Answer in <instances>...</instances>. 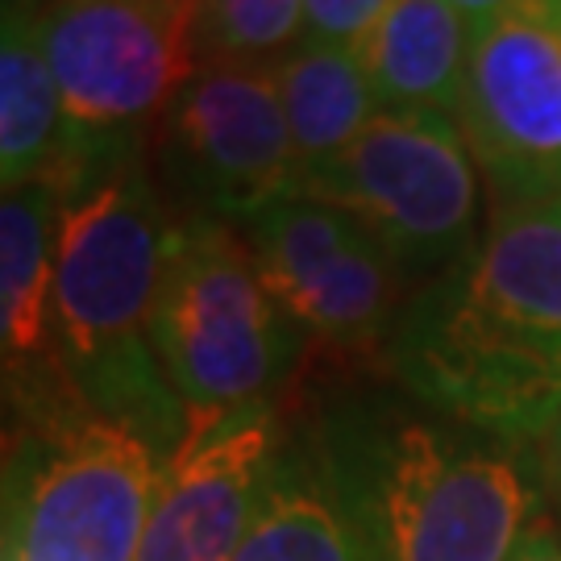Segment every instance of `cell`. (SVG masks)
Returning <instances> with one entry per match:
<instances>
[{
  "label": "cell",
  "instance_id": "cell-1",
  "mask_svg": "<svg viewBox=\"0 0 561 561\" xmlns=\"http://www.w3.org/2000/svg\"><path fill=\"white\" fill-rule=\"evenodd\" d=\"M382 358L424 408L541 445L561 412V201L495 213L470 259L412 291Z\"/></svg>",
  "mask_w": 561,
  "mask_h": 561
},
{
  "label": "cell",
  "instance_id": "cell-2",
  "mask_svg": "<svg viewBox=\"0 0 561 561\" xmlns=\"http://www.w3.org/2000/svg\"><path fill=\"white\" fill-rule=\"evenodd\" d=\"M362 561H512L549 516L541 445L354 400L312 433Z\"/></svg>",
  "mask_w": 561,
  "mask_h": 561
},
{
  "label": "cell",
  "instance_id": "cell-3",
  "mask_svg": "<svg viewBox=\"0 0 561 561\" xmlns=\"http://www.w3.org/2000/svg\"><path fill=\"white\" fill-rule=\"evenodd\" d=\"M55 317L67 379L96 416L141 433L171 458L187 408L154 350V300L171 225L141 154L59 192Z\"/></svg>",
  "mask_w": 561,
  "mask_h": 561
},
{
  "label": "cell",
  "instance_id": "cell-4",
  "mask_svg": "<svg viewBox=\"0 0 561 561\" xmlns=\"http://www.w3.org/2000/svg\"><path fill=\"white\" fill-rule=\"evenodd\" d=\"M150 333L192 424L271 400L308 345L238 225L213 217L171 225Z\"/></svg>",
  "mask_w": 561,
  "mask_h": 561
},
{
  "label": "cell",
  "instance_id": "cell-5",
  "mask_svg": "<svg viewBox=\"0 0 561 561\" xmlns=\"http://www.w3.org/2000/svg\"><path fill=\"white\" fill-rule=\"evenodd\" d=\"M196 0H59L38 9L62 96L59 192L141 150V129L196 71Z\"/></svg>",
  "mask_w": 561,
  "mask_h": 561
},
{
  "label": "cell",
  "instance_id": "cell-6",
  "mask_svg": "<svg viewBox=\"0 0 561 561\" xmlns=\"http://www.w3.org/2000/svg\"><path fill=\"white\" fill-rule=\"evenodd\" d=\"M162 466L141 433L92 408L21 424L4 461V561H138Z\"/></svg>",
  "mask_w": 561,
  "mask_h": 561
},
{
  "label": "cell",
  "instance_id": "cell-7",
  "mask_svg": "<svg viewBox=\"0 0 561 561\" xmlns=\"http://www.w3.org/2000/svg\"><path fill=\"white\" fill-rule=\"evenodd\" d=\"M296 196L337 204L387 245L412 291L482 245L479 162L458 117L379 113L350 150L304 175Z\"/></svg>",
  "mask_w": 561,
  "mask_h": 561
},
{
  "label": "cell",
  "instance_id": "cell-8",
  "mask_svg": "<svg viewBox=\"0 0 561 561\" xmlns=\"http://www.w3.org/2000/svg\"><path fill=\"white\" fill-rule=\"evenodd\" d=\"M150 154L187 217L241 225L300 192V154L275 62L201 67L154 125Z\"/></svg>",
  "mask_w": 561,
  "mask_h": 561
},
{
  "label": "cell",
  "instance_id": "cell-9",
  "mask_svg": "<svg viewBox=\"0 0 561 561\" xmlns=\"http://www.w3.org/2000/svg\"><path fill=\"white\" fill-rule=\"evenodd\" d=\"M238 233L304 337L345 354H387L412 283L358 217L312 196H283Z\"/></svg>",
  "mask_w": 561,
  "mask_h": 561
},
{
  "label": "cell",
  "instance_id": "cell-10",
  "mask_svg": "<svg viewBox=\"0 0 561 561\" xmlns=\"http://www.w3.org/2000/svg\"><path fill=\"white\" fill-rule=\"evenodd\" d=\"M458 125L495 213L561 201V30L533 9L474 25Z\"/></svg>",
  "mask_w": 561,
  "mask_h": 561
},
{
  "label": "cell",
  "instance_id": "cell-11",
  "mask_svg": "<svg viewBox=\"0 0 561 561\" xmlns=\"http://www.w3.org/2000/svg\"><path fill=\"white\" fill-rule=\"evenodd\" d=\"M275 403L192 424L162 466L138 561H233L283 454Z\"/></svg>",
  "mask_w": 561,
  "mask_h": 561
},
{
  "label": "cell",
  "instance_id": "cell-12",
  "mask_svg": "<svg viewBox=\"0 0 561 561\" xmlns=\"http://www.w3.org/2000/svg\"><path fill=\"white\" fill-rule=\"evenodd\" d=\"M62 196L55 180L9 187L0 201V350L4 391L21 424L88 408L67 379L55 317Z\"/></svg>",
  "mask_w": 561,
  "mask_h": 561
},
{
  "label": "cell",
  "instance_id": "cell-13",
  "mask_svg": "<svg viewBox=\"0 0 561 561\" xmlns=\"http://www.w3.org/2000/svg\"><path fill=\"white\" fill-rule=\"evenodd\" d=\"M354 50L382 113L458 117L474 21L445 0H391Z\"/></svg>",
  "mask_w": 561,
  "mask_h": 561
},
{
  "label": "cell",
  "instance_id": "cell-14",
  "mask_svg": "<svg viewBox=\"0 0 561 561\" xmlns=\"http://www.w3.org/2000/svg\"><path fill=\"white\" fill-rule=\"evenodd\" d=\"M233 561H362L358 533L312 437L283 445L259 516Z\"/></svg>",
  "mask_w": 561,
  "mask_h": 561
},
{
  "label": "cell",
  "instance_id": "cell-15",
  "mask_svg": "<svg viewBox=\"0 0 561 561\" xmlns=\"http://www.w3.org/2000/svg\"><path fill=\"white\" fill-rule=\"evenodd\" d=\"M275 83L304 175L350 150L382 113L354 46L300 38L283 59H275Z\"/></svg>",
  "mask_w": 561,
  "mask_h": 561
},
{
  "label": "cell",
  "instance_id": "cell-16",
  "mask_svg": "<svg viewBox=\"0 0 561 561\" xmlns=\"http://www.w3.org/2000/svg\"><path fill=\"white\" fill-rule=\"evenodd\" d=\"M62 96L42 55L38 9L4 0L0 25V180L4 192L46 180L62 150Z\"/></svg>",
  "mask_w": 561,
  "mask_h": 561
},
{
  "label": "cell",
  "instance_id": "cell-17",
  "mask_svg": "<svg viewBox=\"0 0 561 561\" xmlns=\"http://www.w3.org/2000/svg\"><path fill=\"white\" fill-rule=\"evenodd\" d=\"M196 62H271L304 38V0H196Z\"/></svg>",
  "mask_w": 561,
  "mask_h": 561
},
{
  "label": "cell",
  "instance_id": "cell-18",
  "mask_svg": "<svg viewBox=\"0 0 561 561\" xmlns=\"http://www.w3.org/2000/svg\"><path fill=\"white\" fill-rule=\"evenodd\" d=\"M391 0H304V38L358 46Z\"/></svg>",
  "mask_w": 561,
  "mask_h": 561
},
{
  "label": "cell",
  "instance_id": "cell-19",
  "mask_svg": "<svg viewBox=\"0 0 561 561\" xmlns=\"http://www.w3.org/2000/svg\"><path fill=\"white\" fill-rule=\"evenodd\" d=\"M445 4H454L461 18H470L474 25H482V21H491V18H503V13H512V9H533V13H541V18L561 25V0H445Z\"/></svg>",
  "mask_w": 561,
  "mask_h": 561
},
{
  "label": "cell",
  "instance_id": "cell-20",
  "mask_svg": "<svg viewBox=\"0 0 561 561\" xmlns=\"http://www.w3.org/2000/svg\"><path fill=\"white\" fill-rule=\"evenodd\" d=\"M541 461H545V486H549V516L561 533V412L541 437Z\"/></svg>",
  "mask_w": 561,
  "mask_h": 561
},
{
  "label": "cell",
  "instance_id": "cell-21",
  "mask_svg": "<svg viewBox=\"0 0 561 561\" xmlns=\"http://www.w3.org/2000/svg\"><path fill=\"white\" fill-rule=\"evenodd\" d=\"M512 561H561V533L553 528V520H545L541 528L516 549Z\"/></svg>",
  "mask_w": 561,
  "mask_h": 561
},
{
  "label": "cell",
  "instance_id": "cell-22",
  "mask_svg": "<svg viewBox=\"0 0 561 561\" xmlns=\"http://www.w3.org/2000/svg\"><path fill=\"white\" fill-rule=\"evenodd\" d=\"M21 4H30V9H46V4H59V0H21Z\"/></svg>",
  "mask_w": 561,
  "mask_h": 561
},
{
  "label": "cell",
  "instance_id": "cell-23",
  "mask_svg": "<svg viewBox=\"0 0 561 561\" xmlns=\"http://www.w3.org/2000/svg\"><path fill=\"white\" fill-rule=\"evenodd\" d=\"M558 30H561V25H558Z\"/></svg>",
  "mask_w": 561,
  "mask_h": 561
}]
</instances>
